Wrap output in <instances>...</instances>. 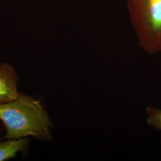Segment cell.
<instances>
[{
  "instance_id": "cell-1",
  "label": "cell",
  "mask_w": 161,
  "mask_h": 161,
  "mask_svg": "<svg viewBox=\"0 0 161 161\" xmlns=\"http://www.w3.org/2000/svg\"><path fill=\"white\" fill-rule=\"evenodd\" d=\"M0 121L6 128L3 138L15 140L32 136L49 140L51 122L40 101L20 94L14 101L0 106Z\"/></svg>"
},
{
  "instance_id": "cell-2",
  "label": "cell",
  "mask_w": 161,
  "mask_h": 161,
  "mask_svg": "<svg viewBox=\"0 0 161 161\" xmlns=\"http://www.w3.org/2000/svg\"><path fill=\"white\" fill-rule=\"evenodd\" d=\"M128 8L140 47L150 54L161 53V0H128Z\"/></svg>"
},
{
  "instance_id": "cell-3",
  "label": "cell",
  "mask_w": 161,
  "mask_h": 161,
  "mask_svg": "<svg viewBox=\"0 0 161 161\" xmlns=\"http://www.w3.org/2000/svg\"><path fill=\"white\" fill-rule=\"evenodd\" d=\"M19 76L13 66L7 63L0 64V106L16 100Z\"/></svg>"
},
{
  "instance_id": "cell-4",
  "label": "cell",
  "mask_w": 161,
  "mask_h": 161,
  "mask_svg": "<svg viewBox=\"0 0 161 161\" xmlns=\"http://www.w3.org/2000/svg\"><path fill=\"white\" fill-rule=\"evenodd\" d=\"M29 142L26 137L0 142V161L15 158L19 152L27 149Z\"/></svg>"
},
{
  "instance_id": "cell-5",
  "label": "cell",
  "mask_w": 161,
  "mask_h": 161,
  "mask_svg": "<svg viewBox=\"0 0 161 161\" xmlns=\"http://www.w3.org/2000/svg\"><path fill=\"white\" fill-rule=\"evenodd\" d=\"M147 123L156 130L161 131V109L152 106L146 108Z\"/></svg>"
}]
</instances>
